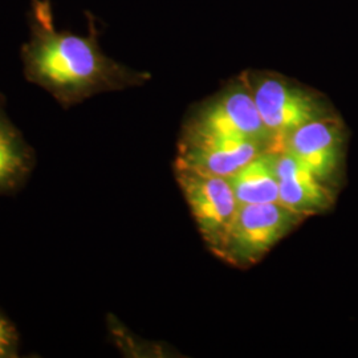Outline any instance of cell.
I'll return each mask as SVG.
<instances>
[{
  "label": "cell",
  "mask_w": 358,
  "mask_h": 358,
  "mask_svg": "<svg viewBox=\"0 0 358 358\" xmlns=\"http://www.w3.org/2000/svg\"><path fill=\"white\" fill-rule=\"evenodd\" d=\"M17 352V334L13 324L0 313V358L15 357Z\"/></svg>",
  "instance_id": "cell-11"
},
{
  "label": "cell",
  "mask_w": 358,
  "mask_h": 358,
  "mask_svg": "<svg viewBox=\"0 0 358 358\" xmlns=\"http://www.w3.org/2000/svg\"><path fill=\"white\" fill-rule=\"evenodd\" d=\"M306 219L282 203L241 205L215 256L235 268H250Z\"/></svg>",
  "instance_id": "cell-4"
},
{
  "label": "cell",
  "mask_w": 358,
  "mask_h": 358,
  "mask_svg": "<svg viewBox=\"0 0 358 358\" xmlns=\"http://www.w3.org/2000/svg\"><path fill=\"white\" fill-rule=\"evenodd\" d=\"M271 149L276 148L262 142L180 134L174 166L229 178L255 157Z\"/></svg>",
  "instance_id": "cell-7"
},
{
  "label": "cell",
  "mask_w": 358,
  "mask_h": 358,
  "mask_svg": "<svg viewBox=\"0 0 358 358\" xmlns=\"http://www.w3.org/2000/svg\"><path fill=\"white\" fill-rule=\"evenodd\" d=\"M279 150L271 149L257 155L227 178L239 205L279 203V179L276 170Z\"/></svg>",
  "instance_id": "cell-9"
},
{
  "label": "cell",
  "mask_w": 358,
  "mask_h": 358,
  "mask_svg": "<svg viewBox=\"0 0 358 358\" xmlns=\"http://www.w3.org/2000/svg\"><path fill=\"white\" fill-rule=\"evenodd\" d=\"M279 203L303 217L322 215L336 205L338 192L316 178L284 148L278 152Z\"/></svg>",
  "instance_id": "cell-8"
},
{
  "label": "cell",
  "mask_w": 358,
  "mask_h": 358,
  "mask_svg": "<svg viewBox=\"0 0 358 358\" xmlns=\"http://www.w3.org/2000/svg\"><path fill=\"white\" fill-rule=\"evenodd\" d=\"M31 38L23 47L24 72L31 83L50 92L63 103H80L103 92L138 87L150 75L108 57L90 23V36L57 31L48 3L35 0Z\"/></svg>",
  "instance_id": "cell-1"
},
{
  "label": "cell",
  "mask_w": 358,
  "mask_h": 358,
  "mask_svg": "<svg viewBox=\"0 0 358 358\" xmlns=\"http://www.w3.org/2000/svg\"><path fill=\"white\" fill-rule=\"evenodd\" d=\"M348 141L349 130L336 112L294 130L282 148L316 178L340 192L345 183Z\"/></svg>",
  "instance_id": "cell-5"
},
{
  "label": "cell",
  "mask_w": 358,
  "mask_h": 358,
  "mask_svg": "<svg viewBox=\"0 0 358 358\" xmlns=\"http://www.w3.org/2000/svg\"><path fill=\"white\" fill-rule=\"evenodd\" d=\"M245 77L259 115L280 148L294 130L336 113L320 92L289 77L271 71H248Z\"/></svg>",
  "instance_id": "cell-2"
},
{
  "label": "cell",
  "mask_w": 358,
  "mask_h": 358,
  "mask_svg": "<svg viewBox=\"0 0 358 358\" xmlns=\"http://www.w3.org/2000/svg\"><path fill=\"white\" fill-rule=\"evenodd\" d=\"M176 178L206 247L217 255L239 210L227 178L174 166Z\"/></svg>",
  "instance_id": "cell-6"
},
{
  "label": "cell",
  "mask_w": 358,
  "mask_h": 358,
  "mask_svg": "<svg viewBox=\"0 0 358 358\" xmlns=\"http://www.w3.org/2000/svg\"><path fill=\"white\" fill-rule=\"evenodd\" d=\"M26 148L19 133L0 112V190L13 185L26 171Z\"/></svg>",
  "instance_id": "cell-10"
},
{
  "label": "cell",
  "mask_w": 358,
  "mask_h": 358,
  "mask_svg": "<svg viewBox=\"0 0 358 358\" xmlns=\"http://www.w3.org/2000/svg\"><path fill=\"white\" fill-rule=\"evenodd\" d=\"M180 134L262 142L282 149L259 115L245 73L196 106Z\"/></svg>",
  "instance_id": "cell-3"
}]
</instances>
